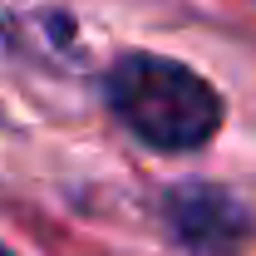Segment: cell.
Masks as SVG:
<instances>
[{
	"instance_id": "cell-1",
	"label": "cell",
	"mask_w": 256,
	"mask_h": 256,
	"mask_svg": "<svg viewBox=\"0 0 256 256\" xmlns=\"http://www.w3.org/2000/svg\"><path fill=\"white\" fill-rule=\"evenodd\" d=\"M108 108L118 124L158 148V153H192L212 143L222 128V94L178 60L162 54H124L108 69Z\"/></svg>"
},
{
	"instance_id": "cell-2",
	"label": "cell",
	"mask_w": 256,
	"mask_h": 256,
	"mask_svg": "<svg viewBox=\"0 0 256 256\" xmlns=\"http://www.w3.org/2000/svg\"><path fill=\"white\" fill-rule=\"evenodd\" d=\"M168 226L192 252H236L252 232V217L232 192L192 182V188H178L168 197Z\"/></svg>"
},
{
	"instance_id": "cell-3",
	"label": "cell",
	"mask_w": 256,
	"mask_h": 256,
	"mask_svg": "<svg viewBox=\"0 0 256 256\" xmlns=\"http://www.w3.org/2000/svg\"><path fill=\"white\" fill-rule=\"evenodd\" d=\"M0 256H15V252H10V246H0Z\"/></svg>"
}]
</instances>
